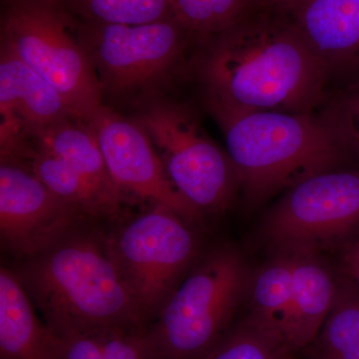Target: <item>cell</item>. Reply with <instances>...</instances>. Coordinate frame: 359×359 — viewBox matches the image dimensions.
<instances>
[{
	"label": "cell",
	"mask_w": 359,
	"mask_h": 359,
	"mask_svg": "<svg viewBox=\"0 0 359 359\" xmlns=\"http://www.w3.org/2000/svg\"><path fill=\"white\" fill-rule=\"evenodd\" d=\"M196 42L194 65L208 105L304 114L325 101L327 71L269 4H252L223 29Z\"/></svg>",
	"instance_id": "6da1fadb"
},
{
	"label": "cell",
	"mask_w": 359,
	"mask_h": 359,
	"mask_svg": "<svg viewBox=\"0 0 359 359\" xmlns=\"http://www.w3.org/2000/svg\"><path fill=\"white\" fill-rule=\"evenodd\" d=\"M82 219L13 269L56 337L149 327L111 252L107 233Z\"/></svg>",
	"instance_id": "7a4b0ae2"
},
{
	"label": "cell",
	"mask_w": 359,
	"mask_h": 359,
	"mask_svg": "<svg viewBox=\"0 0 359 359\" xmlns=\"http://www.w3.org/2000/svg\"><path fill=\"white\" fill-rule=\"evenodd\" d=\"M208 107L223 131L238 185L252 200L266 199L314 175L337 170L349 153L313 113Z\"/></svg>",
	"instance_id": "3957f363"
},
{
	"label": "cell",
	"mask_w": 359,
	"mask_h": 359,
	"mask_svg": "<svg viewBox=\"0 0 359 359\" xmlns=\"http://www.w3.org/2000/svg\"><path fill=\"white\" fill-rule=\"evenodd\" d=\"M248 287L242 256L212 250L184 276L148 335L157 359H202L226 334Z\"/></svg>",
	"instance_id": "277c9868"
},
{
	"label": "cell",
	"mask_w": 359,
	"mask_h": 359,
	"mask_svg": "<svg viewBox=\"0 0 359 359\" xmlns=\"http://www.w3.org/2000/svg\"><path fill=\"white\" fill-rule=\"evenodd\" d=\"M1 42L58 92L73 117L89 123L102 107L100 81L79 39L77 20L65 7L9 0Z\"/></svg>",
	"instance_id": "5b68a950"
},
{
	"label": "cell",
	"mask_w": 359,
	"mask_h": 359,
	"mask_svg": "<svg viewBox=\"0 0 359 359\" xmlns=\"http://www.w3.org/2000/svg\"><path fill=\"white\" fill-rule=\"evenodd\" d=\"M145 129L168 177L201 212L222 211L230 204L237 173L228 153L208 136L185 104L153 98L135 118Z\"/></svg>",
	"instance_id": "8992f818"
},
{
	"label": "cell",
	"mask_w": 359,
	"mask_h": 359,
	"mask_svg": "<svg viewBox=\"0 0 359 359\" xmlns=\"http://www.w3.org/2000/svg\"><path fill=\"white\" fill-rule=\"evenodd\" d=\"M187 219L164 205L107 233L111 252L149 325L197 255Z\"/></svg>",
	"instance_id": "52a82bcc"
},
{
	"label": "cell",
	"mask_w": 359,
	"mask_h": 359,
	"mask_svg": "<svg viewBox=\"0 0 359 359\" xmlns=\"http://www.w3.org/2000/svg\"><path fill=\"white\" fill-rule=\"evenodd\" d=\"M77 29L103 94L115 97L141 93L164 82L194 40L175 18L142 25L81 20Z\"/></svg>",
	"instance_id": "ba28073f"
},
{
	"label": "cell",
	"mask_w": 359,
	"mask_h": 359,
	"mask_svg": "<svg viewBox=\"0 0 359 359\" xmlns=\"http://www.w3.org/2000/svg\"><path fill=\"white\" fill-rule=\"evenodd\" d=\"M359 226V170L325 172L287 190L264 233L280 248L318 247Z\"/></svg>",
	"instance_id": "9c48e42d"
},
{
	"label": "cell",
	"mask_w": 359,
	"mask_h": 359,
	"mask_svg": "<svg viewBox=\"0 0 359 359\" xmlns=\"http://www.w3.org/2000/svg\"><path fill=\"white\" fill-rule=\"evenodd\" d=\"M89 123L120 190L169 208L187 221L199 219L201 212L173 185L150 137L136 120L103 105Z\"/></svg>",
	"instance_id": "30bf717a"
},
{
	"label": "cell",
	"mask_w": 359,
	"mask_h": 359,
	"mask_svg": "<svg viewBox=\"0 0 359 359\" xmlns=\"http://www.w3.org/2000/svg\"><path fill=\"white\" fill-rule=\"evenodd\" d=\"M84 219L77 208L52 193L30 169L13 161L1 162V247L18 261L43 249Z\"/></svg>",
	"instance_id": "8fae6325"
},
{
	"label": "cell",
	"mask_w": 359,
	"mask_h": 359,
	"mask_svg": "<svg viewBox=\"0 0 359 359\" xmlns=\"http://www.w3.org/2000/svg\"><path fill=\"white\" fill-rule=\"evenodd\" d=\"M73 117L62 97L6 43L0 51L1 162L21 157L42 130Z\"/></svg>",
	"instance_id": "7c38bea8"
},
{
	"label": "cell",
	"mask_w": 359,
	"mask_h": 359,
	"mask_svg": "<svg viewBox=\"0 0 359 359\" xmlns=\"http://www.w3.org/2000/svg\"><path fill=\"white\" fill-rule=\"evenodd\" d=\"M285 18L332 75L359 82V0H278Z\"/></svg>",
	"instance_id": "4fadbf2b"
},
{
	"label": "cell",
	"mask_w": 359,
	"mask_h": 359,
	"mask_svg": "<svg viewBox=\"0 0 359 359\" xmlns=\"http://www.w3.org/2000/svg\"><path fill=\"white\" fill-rule=\"evenodd\" d=\"M289 311L282 325L292 353L313 342L334 304L337 283L316 247H294Z\"/></svg>",
	"instance_id": "5bb4252c"
},
{
	"label": "cell",
	"mask_w": 359,
	"mask_h": 359,
	"mask_svg": "<svg viewBox=\"0 0 359 359\" xmlns=\"http://www.w3.org/2000/svg\"><path fill=\"white\" fill-rule=\"evenodd\" d=\"M65 161L88 187L106 218L119 212L122 191L111 176L88 122L70 117L42 130L33 140Z\"/></svg>",
	"instance_id": "9a60e30c"
},
{
	"label": "cell",
	"mask_w": 359,
	"mask_h": 359,
	"mask_svg": "<svg viewBox=\"0 0 359 359\" xmlns=\"http://www.w3.org/2000/svg\"><path fill=\"white\" fill-rule=\"evenodd\" d=\"M58 337L35 313L13 269H0V359H57Z\"/></svg>",
	"instance_id": "2e32d148"
},
{
	"label": "cell",
	"mask_w": 359,
	"mask_h": 359,
	"mask_svg": "<svg viewBox=\"0 0 359 359\" xmlns=\"http://www.w3.org/2000/svg\"><path fill=\"white\" fill-rule=\"evenodd\" d=\"M57 359L157 358L148 327H114L58 337Z\"/></svg>",
	"instance_id": "e0dca14e"
},
{
	"label": "cell",
	"mask_w": 359,
	"mask_h": 359,
	"mask_svg": "<svg viewBox=\"0 0 359 359\" xmlns=\"http://www.w3.org/2000/svg\"><path fill=\"white\" fill-rule=\"evenodd\" d=\"M294 262V250L280 248L278 254L257 273L252 287L250 318L282 337V325L292 295Z\"/></svg>",
	"instance_id": "ac0fdd59"
},
{
	"label": "cell",
	"mask_w": 359,
	"mask_h": 359,
	"mask_svg": "<svg viewBox=\"0 0 359 359\" xmlns=\"http://www.w3.org/2000/svg\"><path fill=\"white\" fill-rule=\"evenodd\" d=\"M21 158L29 160L30 171L52 193L77 208L86 218H106L88 187L65 160L37 143L28 146Z\"/></svg>",
	"instance_id": "d6986e66"
},
{
	"label": "cell",
	"mask_w": 359,
	"mask_h": 359,
	"mask_svg": "<svg viewBox=\"0 0 359 359\" xmlns=\"http://www.w3.org/2000/svg\"><path fill=\"white\" fill-rule=\"evenodd\" d=\"M81 20L142 25L174 18L172 0H67L61 4Z\"/></svg>",
	"instance_id": "ffe728a7"
},
{
	"label": "cell",
	"mask_w": 359,
	"mask_h": 359,
	"mask_svg": "<svg viewBox=\"0 0 359 359\" xmlns=\"http://www.w3.org/2000/svg\"><path fill=\"white\" fill-rule=\"evenodd\" d=\"M282 335L249 318L224 334L202 359H290Z\"/></svg>",
	"instance_id": "44dd1931"
},
{
	"label": "cell",
	"mask_w": 359,
	"mask_h": 359,
	"mask_svg": "<svg viewBox=\"0 0 359 359\" xmlns=\"http://www.w3.org/2000/svg\"><path fill=\"white\" fill-rule=\"evenodd\" d=\"M174 18L199 41L233 22L250 0H172Z\"/></svg>",
	"instance_id": "7402d4cb"
},
{
	"label": "cell",
	"mask_w": 359,
	"mask_h": 359,
	"mask_svg": "<svg viewBox=\"0 0 359 359\" xmlns=\"http://www.w3.org/2000/svg\"><path fill=\"white\" fill-rule=\"evenodd\" d=\"M320 117L359 160V82L339 92Z\"/></svg>",
	"instance_id": "603a6c76"
},
{
	"label": "cell",
	"mask_w": 359,
	"mask_h": 359,
	"mask_svg": "<svg viewBox=\"0 0 359 359\" xmlns=\"http://www.w3.org/2000/svg\"><path fill=\"white\" fill-rule=\"evenodd\" d=\"M342 262L347 278L359 285V242L354 243L347 248Z\"/></svg>",
	"instance_id": "cb8c5ba5"
},
{
	"label": "cell",
	"mask_w": 359,
	"mask_h": 359,
	"mask_svg": "<svg viewBox=\"0 0 359 359\" xmlns=\"http://www.w3.org/2000/svg\"><path fill=\"white\" fill-rule=\"evenodd\" d=\"M335 359H359V346L353 349V351H349V353Z\"/></svg>",
	"instance_id": "d4e9b609"
},
{
	"label": "cell",
	"mask_w": 359,
	"mask_h": 359,
	"mask_svg": "<svg viewBox=\"0 0 359 359\" xmlns=\"http://www.w3.org/2000/svg\"><path fill=\"white\" fill-rule=\"evenodd\" d=\"M250 1L252 4H271L278 0H250Z\"/></svg>",
	"instance_id": "484cf974"
},
{
	"label": "cell",
	"mask_w": 359,
	"mask_h": 359,
	"mask_svg": "<svg viewBox=\"0 0 359 359\" xmlns=\"http://www.w3.org/2000/svg\"><path fill=\"white\" fill-rule=\"evenodd\" d=\"M39 1L49 2V4H59V6H61V4H65L67 0H39Z\"/></svg>",
	"instance_id": "4316f807"
}]
</instances>
